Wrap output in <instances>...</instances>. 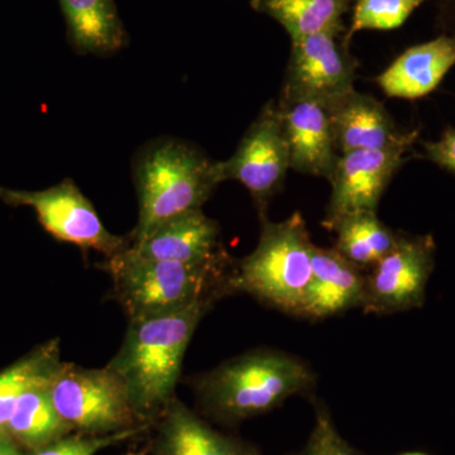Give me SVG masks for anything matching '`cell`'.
Segmentation results:
<instances>
[{"mask_svg": "<svg viewBox=\"0 0 455 455\" xmlns=\"http://www.w3.org/2000/svg\"><path fill=\"white\" fill-rule=\"evenodd\" d=\"M220 236V224L196 209L164 221L142 241L130 242L128 251L142 259L214 265L229 259Z\"/></svg>", "mask_w": 455, "mask_h": 455, "instance_id": "cell-13", "label": "cell"}, {"mask_svg": "<svg viewBox=\"0 0 455 455\" xmlns=\"http://www.w3.org/2000/svg\"><path fill=\"white\" fill-rule=\"evenodd\" d=\"M290 170L289 146L277 101H268L236 147L235 155L220 161L221 181L243 185L260 217L267 220L268 204L283 188Z\"/></svg>", "mask_w": 455, "mask_h": 455, "instance_id": "cell-8", "label": "cell"}, {"mask_svg": "<svg viewBox=\"0 0 455 455\" xmlns=\"http://www.w3.org/2000/svg\"><path fill=\"white\" fill-rule=\"evenodd\" d=\"M0 455H27L8 435H0Z\"/></svg>", "mask_w": 455, "mask_h": 455, "instance_id": "cell-27", "label": "cell"}, {"mask_svg": "<svg viewBox=\"0 0 455 455\" xmlns=\"http://www.w3.org/2000/svg\"><path fill=\"white\" fill-rule=\"evenodd\" d=\"M139 221L131 243L142 241L164 221L203 209L221 184L220 161L181 140L163 137L147 143L133 161Z\"/></svg>", "mask_w": 455, "mask_h": 455, "instance_id": "cell-3", "label": "cell"}, {"mask_svg": "<svg viewBox=\"0 0 455 455\" xmlns=\"http://www.w3.org/2000/svg\"><path fill=\"white\" fill-rule=\"evenodd\" d=\"M454 65L455 38L442 36L406 50L376 83L387 97L414 100L435 90Z\"/></svg>", "mask_w": 455, "mask_h": 455, "instance_id": "cell-16", "label": "cell"}, {"mask_svg": "<svg viewBox=\"0 0 455 455\" xmlns=\"http://www.w3.org/2000/svg\"><path fill=\"white\" fill-rule=\"evenodd\" d=\"M424 146L427 157L434 164L455 173V130H448L442 139Z\"/></svg>", "mask_w": 455, "mask_h": 455, "instance_id": "cell-26", "label": "cell"}, {"mask_svg": "<svg viewBox=\"0 0 455 455\" xmlns=\"http://www.w3.org/2000/svg\"><path fill=\"white\" fill-rule=\"evenodd\" d=\"M0 200L11 206H29L53 238L76 245L84 252L95 251L112 259L130 245V238L107 229L74 180L65 179L55 187L38 191L0 187Z\"/></svg>", "mask_w": 455, "mask_h": 455, "instance_id": "cell-7", "label": "cell"}, {"mask_svg": "<svg viewBox=\"0 0 455 455\" xmlns=\"http://www.w3.org/2000/svg\"><path fill=\"white\" fill-rule=\"evenodd\" d=\"M299 455H362L337 430L328 410L317 406L315 423L307 444Z\"/></svg>", "mask_w": 455, "mask_h": 455, "instance_id": "cell-25", "label": "cell"}, {"mask_svg": "<svg viewBox=\"0 0 455 455\" xmlns=\"http://www.w3.org/2000/svg\"><path fill=\"white\" fill-rule=\"evenodd\" d=\"M230 259L214 265H185L142 259L125 248L107 259L103 268L130 320L164 315L197 302H215L229 293Z\"/></svg>", "mask_w": 455, "mask_h": 455, "instance_id": "cell-4", "label": "cell"}, {"mask_svg": "<svg viewBox=\"0 0 455 455\" xmlns=\"http://www.w3.org/2000/svg\"><path fill=\"white\" fill-rule=\"evenodd\" d=\"M289 146L290 169L331 179L339 158L331 112L314 99L281 95L277 101Z\"/></svg>", "mask_w": 455, "mask_h": 455, "instance_id": "cell-12", "label": "cell"}, {"mask_svg": "<svg viewBox=\"0 0 455 455\" xmlns=\"http://www.w3.org/2000/svg\"><path fill=\"white\" fill-rule=\"evenodd\" d=\"M416 139L418 132H410L383 148L341 154L329 179L331 196L323 226L331 230L347 215L376 212L386 188L403 166L406 152Z\"/></svg>", "mask_w": 455, "mask_h": 455, "instance_id": "cell-10", "label": "cell"}, {"mask_svg": "<svg viewBox=\"0 0 455 455\" xmlns=\"http://www.w3.org/2000/svg\"><path fill=\"white\" fill-rule=\"evenodd\" d=\"M152 424L154 455H262L250 443L215 430L176 397Z\"/></svg>", "mask_w": 455, "mask_h": 455, "instance_id": "cell-14", "label": "cell"}, {"mask_svg": "<svg viewBox=\"0 0 455 455\" xmlns=\"http://www.w3.org/2000/svg\"><path fill=\"white\" fill-rule=\"evenodd\" d=\"M212 304L202 301L175 313L130 320L121 349L108 367L122 377L147 424L175 397L185 353Z\"/></svg>", "mask_w": 455, "mask_h": 455, "instance_id": "cell-1", "label": "cell"}, {"mask_svg": "<svg viewBox=\"0 0 455 455\" xmlns=\"http://www.w3.org/2000/svg\"><path fill=\"white\" fill-rule=\"evenodd\" d=\"M313 274L302 317L325 319L362 307L366 275L348 262L335 248L314 244Z\"/></svg>", "mask_w": 455, "mask_h": 455, "instance_id": "cell-15", "label": "cell"}, {"mask_svg": "<svg viewBox=\"0 0 455 455\" xmlns=\"http://www.w3.org/2000/svg\"><path fill=\"white\" fill-rule=\"evenodd\" d=\"M53 406L74 433L109 435L151 427L132 403L127 385L112 368L62 363L49 383Z\"/></svg>", "mask_w": 455, "mask_h": 455, "instance_id": "cell-6", "label": "cell"}, {"mask_svg": "<svg viewBox=\"0 0 455 455\" xmlns=\"http://www.w3.org/2000/svg\"><path fill=\"white\" fill-rule=\"evenodd\" d=\"M314 385L315 376L301 359L271 349L238 355L194 379L204 411L226 424L267 414Z\"/></svg>", "mask_w": 455, "mask_h": 455, "instance_id": "cell-2", "label": "cell"}, {"mask_svg": "<svg viewBox=\"0 0 455 455\" xmlns=\"http://www.w3.org/2000/svg\"><path fill=\"white\" fill-rule=\"evenodd\" d=\"M350 0H252L256 12L274 18L292 41L341 27Z\"/></svg>", "mask_w": 455, "mask_h": 455, "instance_id": "cell-21", "label": "cell"}, {"mask_svg": "<svg viewBox=\"0 0 455 455\" xmlns=\"http://www.w3.org/2000/svg\"><path fill=\"white\" fill-rule=\"evenodd\" d=\"M50 381L27 390L18 400L8 421L7 435L29 453L74 433L53 406Z\"/></svg>", "mask_w": 455, "mask_h": 455, "instance_id": "cell-19", "label": "cell"}, {"mask_svg": "<svg viewBox=\"0 0 455 455\" xmlns=\"http://www.w3.org/2000/svg\"><path fill=\"white\" fill-rule=\"evenodd\" d=\"M340 29L292 41L283 95L331 104L355 90L357 64L338 42Z\"/></svg>", "mask_w": 455, "mask_h": 455, "instance_id": "cell-11", "label": "cell"}, {"mask_svg": "<svg viewBox=\"0 0 455 455\" xmlns=\"http://www.w3.org/2000/svg\"><path fill=\"white\" fill-rule=\"evenodd\" d=\"M60 364V341L55 339L0 372V435H7L8 421L20 397L33 386L49 382Z\"/></svg>", "mask_w": 455, "mask_h": 455, "instance_id": "cell-22", "label": "cell"}, {"mask_svg": "<svg viewBox=\"0 0 455 455\" xmlns=\"http://www.w3.org/2000/svg\"><path fill=\"white\" fill-rule=\"evenodd\" d=\"M400 455H429L427 453H421V451H409V453H403Z\"/></svg>", "mask_w": 455, "mask_h": 455, "instance_id": "cell-29", "label": "cell"}, {"mask_svg": "<svg viewBox=\"0 0 455 455\" xmlns=\"http://www.w3.org/2000/svg\"><path fill=\"white\" fill-rule=\"evenodd\" d=\"M427 0H358L348 40L359 31H391L406 22Z\"/></svg>", "mask_w": 455, "mask_h": 455, "instance_id": "cell-23", "label": "cell"}, {"mask_svg": "<svg viewBox=\"0 0 455 455\" xmlns=\"http://www.w3.org/2000/svg\"><path fill=\"white\" fill-rule=\"evenodd\" d=\"M68 44L79 55L112 56L124 49L128 35L116 0H59Z\"/></svg>", "mask_w": 455, "mask_h": 455, "instance_id": "cell-18", "label": "cell"}, {"mask_svg": "<svg viewBox=\"0 0 455 455\" xmlns=\"http://www.w3.org/2000/svg\"><path fill=\"white\" fill-rule=\"evenodd\" d=\"M331 230L337 233L335 250L363 272L370 271L385 254L390 252L398 235L379 220L376 212L347 215L338 220Z\"/></svg>", "mask_w": 455, "mask_h": 455, "instance_id": "cell-20", "label": "cell"}, {"mask_svg": "<svg viewBox=\"0 0 455 455\" xmlns=\"http://www.w3.org/2000/svg\"><path fill=\"white\" fill-rule=\"evenodd\" d=\"M435 266L433 236L398 233L396 243L366 275L364 313L390 315L419 309Z\"/></svg>", "mask_w": 455, "mask_h": 455, "instance_id": "cell-9", "label": "cell"}, {"mask_svg": "<svg viewBox=\"0 0 455 455\" xmlns=\"http://www.w3.org/2000/svg\"><path fill=\"white\" fill-rule=\"evenodd\" d=\"M148 427H137V429L121 431L109 435H84V434L71 433L27 455H95L103 449L113 447L140 435Z\"/></svg>", "mask_w": 455, "mask_h": 455, "instance_id": "cell-24", "label": "cell"}, {"mask_svg": "<svg viewBox=\"0 0 455 455\" xmlns=\"http://www.w3.org/2000/svg\"><path fill=\"white\" fill-rule=\"evenodd\" d=\"M326 106L340 155L383 148L403 136L383 104L355 89Z\"/></svg>", "mask_w": 455, "mask_h": 455, "instance_id": "cell-17", "label": "cell"}, {"mask_svg": "<svg viewBox=\"0 0 455 455\" xmlns=\"http://www.w3.org/2000/svg\"><path fill=\"white\" fill-rule=\"evenodd\" d=\"M147 454V449L142 451H131V453H127L125 455H146Z\"/></svg>", "mask_w": 455, "mask_h": 455, "instance_id": "cell-28", "label": "cell"}, {"mask_svg": "<svg viewBox=\"0 0 455 455\" xmlns=\"http://www.w3.org/2000/svg\"><path fill=\"white\" fill-rule=\"evenodd\" d=\"M313 247L300 212L262 220L259 244L233 268L229 293L243 292L275 309L300 316L313 274Z\"/></svg>", "mask_w": 455, "mask_h": 455, "instance_id": "cell-5", "label": "cell"}]
</instances>
